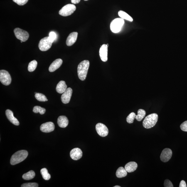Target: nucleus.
<instances>
[{"mask_svg": "<svg viewBox=\"0 0 187 187\" xmlns=\"http://www.w3.org/2000/svg\"><path fill=\"white\" fill-rule=\"evenodd\" d=\"M90 66V61L85 60L81 62L77 68V73L79 79L82 81L85 80Z\"/></svg>", "mask_w": 187, "mask_h": 187, "instance_id": "nucleus-1", "label": "nucleus"}, {"mask_svg": "<svg viewBox=\"0 0 187 187\" xmlns=\"http://www.w3.org/2000/svg\"><path fill=\"white\" fill-rule=\"evenodd\" d=\"M28 153L26 150H21L17 151L12 156L10 163L12 165L18 164L24 161L27 157Z\"/></svg>", "mask_w": 187, "mask_h": 187, "instance_id": "nucleus-2", "label": "nucleus"}, {"mask_svg": "<svg viewBox=\"0 0 187 187\" xmlns=\"http://www.w3.org/2000/svg\"><path fill=\"white\" fill-rule=\"evenodd\" d=\"M158 119L157 114L153 113L146 116L143 122V126L146 129H150L155 125Z\"/></svg>", "mask_w": 187, "mask_h": 187, "instance_id": "nucleus-3", "label": "nucleus"}, {"mask_svg": "<svg viewBox=\"0 0 187 187\" xmlns=\"http://www.w3.org/2000/svg\"><path fill=\"white\" fill-rule=\"evenodd\" d=\"M124 19L117 18L111 22L110 24L111 31L114 33H117L121 31L124 24Z\"/></svg>", "mask_w": 187, "mask_h": 187, "instance_id": "nucleus-4", "label": "nucleus"}, {"mask_svg": "<svg viewBox=\"0 0 187 187\" xmlns=\"http://www.w3.org/2000/svg\"><path fill=\"white\" fill-rule=\"evenodd\" d=\"M53 42L50 39L49 37H45L40 40L38 44V48L41 51H47L51 48Z\"/></svg>", "mask_w": 187, "mask_h": 187, "instance_id": "nucleus-5", "label": "nucleus"}, {"mask_svg": "<svg viewBox=\"0 0 187 187\" xmlns=\"http://www.w3.org/2000/svg\"><path fill=\"white\" fill-rule=\"evenodd\" d=\"M76 7L74 4H68L63 6L59 11V14L63 16H67L72 15L76 10Z\"/></svg>", "mask_w": 187, "mask_h": 187, "instance_id": "nucleus-6", "label": "nucleus"}, {"mask_svg": "<svg viewBox=\"0 0 187 187\" xmlns=\"http://www.w3.org/2000/svg\"><path fill=\"white\" fill-rule=\"evenodd\" d=\"M14 32L16 38L21 41L26 42L29 38V35L28 32L21 28H15Z\"/></svg>", "mask_w": 187, "mask_h": 187, "instance_id": "nucleus-7", "label": "nucleus"}, {"mask_svg": "<svg viewBox=\"0 0 187 187\" xmlns=\"http://www.w3.org/2000/svg\"><path fill=\"white\" fill-rule=\"evenodd\" d=\"M0 81L4 85H9L11 82V79L9 72L4 70L0 71Z\"/></svg>", "mask_w": 187, "mask_h": 187, "instance_id": "nucleus-8", "label": "nucleus"}, {"mask_svg": "<svg viewBox=\"0 0 187 187\" xmlns=\"http://www.w3.org/2000/svg\"><path fill=\"white\" fill-rule=\"evenodd\" d=\"M96 130L97 134L102 137H105L109 134V130L105 125L98 123L96 126Z\"/></svg>", "mask_w": 187, "mask_h": 187, "instance_id": "nucleus-9", "label": "nucleus"}, {"mask_svg": "<svg viewBox=\"0 0 187 187\" xmlns=\"http://www.w3.org/2000/svg\"><path fill=\"white\" fill-rule=\"evenodd\" d=\"M172 155V151L169 148H165L162 151L160 159L163 162L166 163L171 159Z\"/></svg>", "mask_w": 187, "mask_h": 187, "instance_id": "nucleus-10", "label": "nucleus"}, {"mask_svg": "<svg viewBox=\"0 0 187 187\" xmlns=\"http://www.w3.org/2000/svg\"><path fill=\"white\" fill-rule=\"evenodd\" d=\"M55 126L54 124L51 122L44 123L40 126V130L43 132L49 133L54 130Z\"/></svg>", "mask_w": 187, "mask_h": 187, "instance_id": "nucleus-11", "label": "nucleus"}, {"mask_svg": "<svg viewBox=\"0 0 187 187\" xmlns=\"http://www.w3.org/2000/svg\"><path fill=\"white\" fill-rule=\"evenodd\" d=\"M72 93V89L70 87L67 88L66 90L62 94L61 97V100L63 103L66 104L70 102Z\"/></svg>", "mask_w": 187, "mask_h": 187, "instance_id": "nucleus-12", "label": "nucleus"}, {"mask_svg": "<svg viewBox=\"0 0 187 187\" xmlns=\"http://www.w3.org/2000/svg\"><path fill=\"white\" fill-rule=\"evenodd\" d=\"M82 156V152L80 148H76L72 149L70 152V156L72 159L77 161L80 159Z\"/></svg>", "mask_w": 187, "mask_h": 187, "instance_id": "nucleus-13", "label": "nucleus"}, {"mask_svg": "<svg viewBox=\"0 0 187 187\" xmlns=\"http://www.w3.org/2000/svg\"><path fill=\"white\" fill-rule=\"evenodd\" d=\"M108 46L107 45L104 44L101 47L99 51V56L103 62L107 61Z\"/></svg>", "mask_w": 187, "mask_h": 187, "instance_id": "nucleus-14", "label": "nucleus"}, {"mask_svg": "<svg viewBox=\"0 0 187 187\" xmlns=\"http://www.w3.org/2000/svg\"><path fill=\"white\" fill-rule=\"evenodd\" d=\"M78 33L77 32H73L69 35L67 38L66 43L67 46H71L76 42Z\"/></svg>", "mask_w": 187, "mask_h": 187, "instance_id": "nucleus-15", "label": "nucleus"}, {"mask_svg": "<svg viewBox=\"0 0 187 187\" xmlns=\"http://www.w3.org/2000/svg\"><path fill=\"white\" fill-rule=\"evenodd\" d=\"M6 115L7 117L12 124L16 126H19L20 123L18 119L14 117L12 111L9 109H7L6 111Z\"/></svg>", "mask_w": 187, "mask_h": 187, "instance_id": "nucleus-16", "label": "nucleus"}, {"mask_svg": "<svg viewBox=\"0 0 187 187\" xmlns=\"http://www.w3.org/2000/svg\"><path fill=\"white\" fill-rule=\"evenodd\" d=\"M62 61L61 59H58L55 60L52 63L49 67V70L50 72H55L60 68L62 64Z\"/></svg>", "mask_w": 187, "mask_h": 187, "instance_id": "nucleus-17", "label": "nucleus"}, {"mask_svg": "<svg viewBox=\"0 0 187 187\" xmlns=\"http://www.w3.org/2000/svg\"><path fill=\"white\" fill-rule=\"evenodd\" d=\"M57 123L60 128H66L69 124L68 119L65 116H60L58 118Z\"/></svg>", "mask_w": 187, "mask_h": 187, "instance_id": "nucleus-18", "label": "nucleus"}, {"mask_svg": "<svg viewBox=\"0 0 187 187\" xmlns=\"http://www.w3.org/2000/svg\"><path fill=\"white\" fill-rule=\"evenodd\" d=\"M138 167V165L135 162L131 161L128 163L125 166V169L127 172L131 173L135 171Z\"/></svg>", "mask_w": 187, "mask_h": 187, "instance_id": "nucleus-19", "label": "nucleus"}, {"mask_svg": "<svg viewBox=\"0 0 187 187\" xmlns=\"http://www.w3.org/2000/svg\"><path fill=\"white\" fill-rule=\"evenodd\" d=\"M67 89V86L64 81H60L57 85L56 90L59 93L63 94Z\"/></svg>", "mask_w": 187, "mask_h": 187, "instance_id": "nucleus-20", "label": "nucleus"}, {"mask_svg": "<svg viewBox=\"0 0 187 187\" xmlns=\"http://www.w3.org/2000/svg\"><path fill=\"white\" fill-rule=\"evenodd\" d=\"M116 176L119 178H124L127 176V171L125 168L122 167L118 168L116 173Z\"/></svg>", "mask_w": 187, "mask_h": 187, "instance_id": "nucleus-21", "label": "nucleus"}, {"mask_svg": "<svg viewBox=\"0 0 187 187\" xmlns=\"http://www.w3.org/2000/svg\"><path fill=\"white\" fill-rule=\"evenodd\" d=\"M118 15L119 16L123 19L127 20L130 22L133 21L132 18L125 12L122 11H119L118 12Z\"/></svg>", "mask_w": 187, "mask_h": 187, "instance_id": "nucleus-22", "label": "nucleus"}, {"mask_svg": "<svg viewBox=\"0 0 187 187\" xmlns=\"http://www.w3.org/2000/svg\"><path fill=\"white\" fill-rule=\"evenodd\" d=\"M35 173L33 171H30L28 173H24L22 176L24 180H29L32 179L35 176Z\"/></svg>", "mask_w": 187, "mask_h": 187, "instance_id": "nucleus-23", "label": "nucleus"}, {"mask_svg": "<svg viewBox=\"0 0 187 187\" xmlns=\"http://www.w3.org/2000/svg\"><path fill=\"white\" fill-rule=\"evenodd\" d=\"M146 114V111L144 109H139L138 111V115H136V119L138 121H141L144 118Z\"/></svg>", "mask_w": 187, "mask_h": 187, "instance_id": "nucleus-24", "label": "nucleus"}, {"mask_svg": "<svg viewBox=\"0 0 187 187\" xmlns=\"http://www.w3.org/2000/svg\"><path fill=\"white\" fill-rule=\"evenodd\" d=\"M38 62L35 60L32 61L30 62L28 64V71L30 72H33L36 69Z\"/></svg>", "mask_w": 187, "mask_h": 187, "instance_id": "nucleus-25", "label": "nucleus"}, {"mask_svg": "<svg viewBox=\"0 0 187 187\" xmlns=\"http://www.w3.org/2000/svg\"><path fill=\"white\" fill-rule=\"evenodd\" d=\"M41 174L44 179L45 180H49L51 178V176L48 173V170L45 168L42 169L40 171Z\"/></svg>", "mask_w": 187, "mask_h": 187, "instance_id": "nucleus-26", "label": "nucleus"}, {"mask_svg": "<svg viewBox=\"0 0 187 187\" xmlns=\"http://www.w3.org/2000/svg\"><path fill=\"white\" fill-rule=\"evenodd\" d=\"M35 97L37 100L40 102L47 101L48 99L44 94L40 93L35 94Z\"/></svg>", "mask_w": 187, "mask_h": 187, "instance_id": "nucleus-27", "label": "nucleus"}, {"mask_svg": "<svg viewBox=\"0 0 187 187\" xmlns=\"http://www.w3.org/2000/svg\"><path fill=\"white\" fill-rule=\"evenodd\" d=\"M33 111L34 113H39L40 114L43 115L45 113L46 109L40 106H36L34 107Z\"/></svg>", "mask_w": 187, "mask_h": 187, "instance_id": "nucleus-28", "label": "nucleus"}, {"mask_svg": "<svg viewBox=\"0 0 187 187\" xmlns=\"http://www.w3.org/2000/svg\"><path fill=\"white\" fill-rule=\"evenodd\" d=\"M136 114L134 113H131L128 116L127 119H126L127 122L129 124H132L134 122V119L136 118Z\"/></svg>", "mask_w": 187, "mask_h": 187, "instance_id": "nucleus-29", "label": "nucleus"}, {"mask_svg": "<svg viewBox=\"0 0 187 187\" xmlns=\"http://www.w3.org/2000/svg\"><path fill=\"white\" fill-rule=\"evenodd\" d=\"M22 187H38V184L36 183H29L23 184Z\"/></svg>", "mask_w": 187, "mask_h": 187, "instance_id": "nucleus-30", "label": "nucleus"}, {"mask_svg": "<svg viewBox=\"0 0 187 187\" xmlns=\"http://www.w3.org/2000/svg\"><path fill=\"white\" fill-rule=\"evenodd\" d=\"M17 4L20 6L24 5L28 2V0H13Z\"/></svg>", "mask_w": 187, "mask_h": 187, "instance_id": "nucleus-31", "label": "nucleus"}, {"mask_svg": "<svg viewBox=\"0 0 187 187\" xmlns=\"http://www.w3.org/2000/svg\"><path fill=\"white\" fill-rule=\"evenodd\" d=\"M49 37L52 41L54 42L56 38L57 35L55 32H51L49 33Z\"/></svg>", "mask_w": 187, "mask_h": 187, "instance_id": "nucleus-32", "label": "nucleus"}, {"mask_svg": "<svg viewBox=\"0 0 187 187\" xmlns=\"http://www.w3.org/2000/svg\"><path fill=\"white\" fill-rule=\"evenodd\" d=\"M180 128L182 130L187 132V121H185L181 125Z\"/></svg>", "mask_w": 187, "mask_h": 187, "instance_id": "nucleus-33", "label": "nucleus"}, {"mask_svg": "<svg viewBox=\"0 0 187 187\" xmlns=\"http://www.w3.org/2000/svg\"><path fill=\"white\" fill-rule=\"evenodd\" d=\"M165 187H173V185L171 181L168 180H165L164 183Z\"/></svg>", "mask_w": 187, "mask_h": 187, "instance_id": "nucleus-34", "label": "nucleus"}, {"mask_svg": "<svg viewBox=\"0 0 187 187\" xmlns=\"http://www.w3.org/2000/svg\"><path fill=\"white\" fill-rule=\"evenodd\" d=\"M180 187H186V184L184 180H182L180 184Z\"/></svg>", "mask_w": 187, "mask_h": 187, "instance_id": "nucleus-35", "label": "nucleus"}, {"mask_svg": "<svg viewBox=\"0 0 187 187\" xmlns=\"http://www.w3.org/2000/svg\"><path fill=\"white\" fill-rule=\"evenodd\" d=\"M80 0H71L72 4H77L80 2Z\"/></svg>", "mask_w": 187, "mask_h": 187, "instance_id": "nucleus-36", "label": "nucleus"}, {"mask_svg": "<svg viewBox=\"0 0 187 187\" xmlns=\"http://www.w3.org/2000/svg\"><path fill=\"white\" fill-rule=\"evenodd\" d=\"M121 187L120 186H118V185H117V186H114V187Z\"/></svg>", "mask_w": 187, "mask_h": 187, "instance_id": "nucleus-37", "label": "nucleus"}, {"mask_svg": "<svg viewBox=\"0 0 187 187\" xmlns=\"http://www.w3.org/2000/svg\"><path fill=\"white\" fill-rule=\"evenodd\" d=\"M107 45L108 47V46H109V44H107Z\"/></svg>", "mask_w": 187, "mask_h": 187, "instance_id": "nucleus-38", "label": "nucleus"}, {"mask_svg": "<svg viewBox=\"0 0 187 187\" xmlns=\"http://www.w3.org/2000/svg\"><path fill=\"white\" fill-rule=\"evenodd\" d=\"M84 1H88V0H84Z\"/></svg>", "mask_w": 187, "mask_h": 187, "instance_id": "nucleus-39", "label": "nucleus"}]
</instances>
